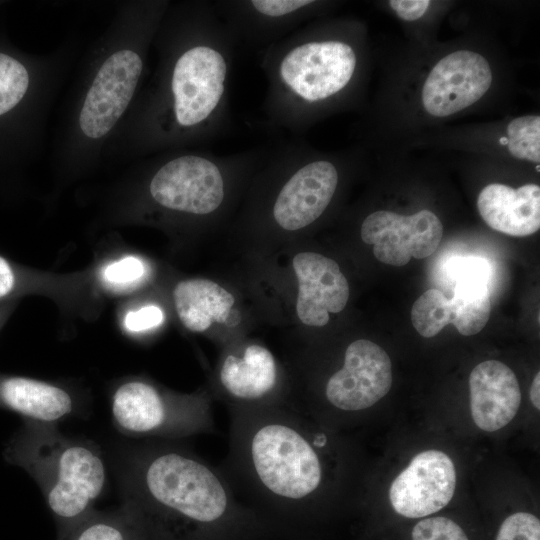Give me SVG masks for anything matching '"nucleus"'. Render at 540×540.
Segmentation results:
<instances>
[{"instance_id":"29","label":"nucleus","mask_w":540,"mask_h":540,"mask_svg":"<svg viewBox=\"0 0 540 540\" xmlns=\"http://www.w3.org/2000/svg\"><path fill=\"white\" fill-rule=\"evenodd\" d=\"M17 277L9 262L0 256V299L10 295L16 287Z\"/></svg>"},{"instance_id":"8","label":"nucleus","mask_w":540,"mask_h":540,"mask_svg":"<svg viewBox=\"0 0 540 540\" xmlns=\"http://www.w3.org/2000/svg\"><path fill=\"white\" fill-rule=\"evenodd\" d=\"M220 18L238 46L261 50L282 40L314 14V0H215Z\"/></svg>"},{"instance_id":"16","label":"nucleus","mask_w":540,"mask_h":540,"mask_svg":"<svg viewBox=\"0 0 540 540\" xmlns=\"http://www.w3.org/2000/svg\"><path fill=\"white\" fill-rule=\"evenodd\" d=\"M478 211L485 223L501 233L524 237L540 227V187L525 184L517 189L492 183L479 193Z\"/></svg>"},{"instance_id":"24","label":"nucleus","mask_w":540,"mask_h":540,"mask_svg":"<svg viewBox=\"0 0 540 540\" xmlns=\"http://www.w3.org/2000/svg\"><path fill=\"white\" fill-rule=\"evenodd\" d=\"M412 540H469L453 520L433 517L419 521L412 530Z\"/></svg>"},{"instance_id":"3","label":"nucleus","mask_w":540,"mask_h":540,"mask_svg":"<svg viewBox=\"0 0 540 540\" xmlns=\"http://www.w3.org/2000/svg\"><path fill=\"white\" fill-rule=\"evenodd\" d=\"M170 2L135 1L105 37L69 116L61 157H96L139 91L150 45Z\"/></svg>"},{"instance_id":"1","label":"nucleus","mask_w":540,"mask_h":540,"mask_svg":"<svg viewBox=\"0 0 540 540\" xmlns=\"http://www.w3.org/2000/svg\"><path fill=\"white\" fill-rule=\"evenodd\" d=\"M153 43L155 73L121 123L127 152L145 156L221 138L230 126L238 43L213 2L170 3Z\"/></svg>"},{"instance_id":"18","label":"nucleus","mask_w":540,"mask_h":540,"mask_svg":"<svg viewBox=\"0 0 540 540\" xmlns=\"http://www.w3.org/2000/svg\"><path fill=\"white\" fill-rule=\"evenodd\" d=\"M173 298L180 321L192 332H204L214 322L225 323L235 303L225 288L200 278L180 281Z\"/></svg>"},{"instance_id":"30","label":"nucleus","mask_w":540,"mask_h":540,"mask_svg":"<svg viewBox=\"0 0 540 540\" xmlns=\"http://www.w3.org/2000/svg\"><path fill=\"white\" fill-rule=\"evenodd\" d=\"M530 399L533 406L539 410L540 409V374L539 372L535 375L531 387H530Z\"/></svg>"},{"instance_id":"5","label":"nucleus","mask_w":540,"mask_h":540,"mask_svg":"<svg viewBox=\"0 0 540 540\" xmlns=\"http://www.w3.org/2000/svg\"><path fill=\"white\" fill-rule=\"evenodd\" d=\"M4 458L35 480L59 531L94 510L105 488L106 467L98 446L64 436L55 424L25 421L6 445Z\"/></svg>"},{"instance_id":"25","label":"nucleus","mask_w":540,"mask_h":540,"mask_svg":"<svg viewBox=\"0 0 540 540\" xmlns=\"http://www.w3.org/2000/svg\"><path fill=\"white\" fill-rule=\"evenodd\" d=\"M496 540H540V521L527 512H517L501 524Z\"/></svg>"},{"instance_id":"22","label":"nucleus","mask_w":540,"mask_h":540,"mask_svg":"<svg viewBox=\"0 0 540 540\" xmlns=\"http://www.w3.org/2000/svg\"><path fill=\"white\" fill-rule=\"evenodd\" d=\"M510 154L518 159L540 162V117L526 115L513 119L507 127Z\"/></svg>"},{"instance_id":"2","label":"nucleus","mask_w":540,"mask_h":540,"mask_svg":"<svg viewBox=\"0 0 540 540\" xmlns=\"http://www.w3.org/2000/svg\"><path fill=\"white\" fill-rule=\"evenodd\" d=\"M122 481V505L134 515L144 538L152 532L180 537L223 521L237 506V493L224 472L176 445L135 451Z\"/></svg>"},{"instance_id":"11","label":"nucleus","mask_w":540,"mask_h":540,"mask_svg":"<svg viewBox=\"0 0 540 540\" xmlns=\"http://www.w3.org/2000/svg\"><path fill=\"white\" fill-rule=\"evenodd\" d=\"M456 487V470L451 458L430 449L415 455L394 479L389 499L394 510L408 518H421L444 508Z\"/></svg>"},{"instance_id":"28","label":"nucleus","mask_w":540,"mask_h":540,"mask_svg":"<svg viewBox=\"0 0 540 540\" xmlns=\"http://www.w3.org/2000/svg\"><path fill=\"white\" fill-rule=\"evenodd\" d=\"M390 7L405 21H414L424 15L430 5L428 0H392Z\"/></svg>"},{"instance_id":"17","label":"nucleus","mask_w":540,"mask_h":540,"mask_svg":"<svg viewBox=\"0 0 540 540\" xmlns=\"http://www.w3.org/2000/svg\"><path fill=\"white\" fill-rule=\"evenodd\" d=\"M0 407L25 421L55 424L77 415V403L64 388L22 376H0Z\"/></svg>"},{"instance_id":"19","label":"nucleus","mask_w":540,"mask_h":540,"mask_svg":"<svg viewBox=\"0 0 540 540\" xmlns=\"http://www.w3.org/2000/svg\"><path fill=\"white\" fill-rule=\"evenodd\" d=\"M57 540H144V534L134 515L122 505L114 512L92 510L59 531Z\"/></svg>"},{"instance_id":"15","label":"nucleus","mask_w":540,"mask_h":540,"mask_svg":"<svg viewBox=\"0 0 540 540\" xmlns=\"http://www.w3.org/2000/svg\"><path fill=\"white\" fill-rule=\"evenodd\" d=\"M470 410L474 423L482 430L497 431L517 414L521 392L514 372L504 363L487 360L469 376Z\"/></svg>"},{"instance_id":"6","label":"nucleus","mask_w":540,"mask_h":540,"mask_svg":"<svg viewBox=\"0 0 540 540\" xmlns=\"http://www.w3.org/2000/svg\"><path fill=\"white\" fill-rule=\"evenodd\" d=\"M258 171L260 180L273 190L267 214L288 232L305 229L324 214L340 179L335 162L296 141L270 148Z\"/></svg>"},{"instance_id":"21","label":"nucleus","mask_w":540,"mask_h":540,"mask_svg":"<svg viewBox=\"0 0 540 540\" xmlns=\"http://www.w3.org/2000/svg\"><path fill=\"white\" fill-rule=\"evenodd\" d=\"M30 86L28 68L20 60L0 52V116L19 105Z\"/></svg>"},{"instance_id":"13","label":"nucleus","mask_w":540,"mask_h":540,"mask_svg":"<svg viewBox=\"0 0 540 540\" xmlns=\"http://www.w3.org/2000/svg\"><path fill=\"white\" fill-rule=\"evenodd\" d=\"M298 281L296 313L308 326L322 327L330 313L341 312L349 299V284L339 265L315 252H300L292 260Z\"/></svg>"},{"instance_id":"7","label":"nucleus","mask_w":540,"mask_h":540,"mask_svg":"<svg viewBox=\"0 0 540 540\" xmlns=\"http://www.w3.org/2000/svg\"><path fill=\"white\" fill-rule=\"evenodd\" d=\"M115 428L131 437L182 439L213 430V415L200 396H173L141 380L118 386L111 399Z\"/></svg>"},{"instance_id":"26","label":"nucleus","mask_w":540,"mask_h":540,"mask_svg":"<svg viewBox=\"0 0 540 540\" xmlns=\"http://www.w3.org/2000/svg\"><path fill=\"white\" fill-rule=\"evenodd\" d=\"M144 272L142 262L128 256L110 264L104 271V278L111 283L125 284L139 279Z\"/></svg>"},{"instance_id":"23","label":"nucleus","mask_w":540,"mask_h":540,"mask_svg":"<svg viewBox=\"0 0 540 540\" xmlns=\"http://www.w3.org/2000/svg\"><path fill=\"white\" fill-rule=\"evenodd\" d=\"M449 277L454 283L477 282L489 284L492 276L490 263L477 256L455 257L447 266Z\"/></svg>"},{"instance_id":"20","label":"nucleus","mask_w":540,"mask_h":540,"mask_svg":"<svg viewBox=\"0 0 540 540\" xmlns=\"http://www.w3.org/2000/svg\"><path fill=\"white\" fill-rule=\"evenodd\" d=\"M448 302L446 295L438 289L425 291L414 302L411 321L421 336L433 337L449 324Z\"/></svg>"},{"instance_id":"12","label":"nucleus","mask_w":540,"mask_h":540,"mask_svg":"<svg viewBox=\"0 0 540 540\" xmlns=\"http://www.w3.org/2000/svg\"><path fill=\"white\" fill-rule=\"evenodd\" d=\"M492 72L480 54L460 50L439 60L422 89V104L432 116L444 117L467 108L489 89Z\"/></svg>"},{"instance_id":"10","label":"nucleus","mask_w":540,"mask_h":540,"mask_svg":"<svg viewBox=\"0 0 540 540\" xmlns=\"http://www.w3.org/2000/svg\"><path fill=\"white\" fill-rule=\"evenodd\" d=\"M443 234L440 219L429 210L401 215L379 210L362 222L360 236L373 245L374 256L382 263L404 266L410 259H424L438 248Z\"/></svg>"},{"instance_id":"9","label":"nucleus","mask_w":540,"mask_h":540,"mask_svg":"<svg viewBox=\"0 0 540 540\" xmlns=\"http://www.w3.org/2000/svg\"><path fill=\"white\" fill-rule=\"evenodd\" d=\"M392 386V364L376 343L359 339L348 345L342 367L325 385L329 405L342 412L365 410L382 399Z\"/></svg>"},{"instance_id":"4","label":"nucleus","mask_w":540,"mask_h":540,"mask_svg":"<svg viewBox=\"0 0 540 540\" xmlns=\"http://www.w3.org/2000/svg\"><path fill=\"white\" fill-rule=\"evenodd\" d=\"M358 55L352 43L315 27L297 29L261 50L267 88L262 110L267 126L294 135L352 84Z\"/></svg>"},{"instance_id":"14","label":"nucleus","mask_w":540,"mask_h":540,"mask_svg":"<svg viewBox=\"0 0 540 540\" xmlns=\"http://www.w3.org/2000/svg\"><path fill=\"white\" fill-rule=\"evenodd\" d=\"M219 384L233 408H255L275 403L279 369L273 354L264 346L249 344L222 360Z\"/></svg>"},{"instance_id":"27","label":"nucleus","mask_w":540,"mask_h":540,"mask_svg":"<svg viewBox=\"0 0 540 540\" xmlns=\"http://www.w3.org/2000/svg\"><path fill=\"white\" fill-rule=\"evenodd\" d=\"M162 321L161 309L151 305L128 312L124 323L129 331L138 332L158 326Z\"/></svg>"}]
</instances>
